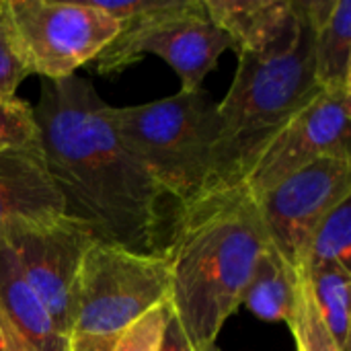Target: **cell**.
<instances>
[{
  "label": "cell",
  "mask_w": 351,
  "mask_h": 351,
  "mask_svg": "<svg viewBox=\"0 0 351 351\" xmlns=\"http://www.w3.org/2000/svg\"><path fill=\"white\" fill-rule=\"evenodd\" d=\"M109 105L82 76L45 80L35 119L45 169L64 216L95 243L144 255H167L181 208L128 152L109 117Z\"/></svg>",
  "instance_id": "1"
},
{
  "label": "cell",
  "mask_w": 351,
  "mask_h": 351,
  "mask_svg": "<svg viewBox=\"0 0 351 351\" xmlns=\"http://www.w3.org/2000/svg\"><path fill=\"white\" fill-rule=\"evenodd\" d=\"M267 243L257 202L245 185L208 195L181 212L167 251L169 304L193 350L216 341L243 304Z\"/></svg>",
  "instance_id": "2"
},
{
  "label": "cell",
  "mask_w": 351,
  "mask_h": 351,
  "mask_svg": "<svg viewBox=\"0 0 351 351\" xmlns=\"http://www.w3.org/2000/svg\"><path fill=\"white\" fill-rule=\"evenodd\" d=\"M321 93L313 25L304 0H296V23L278 43L265 51H239L234 80L218 103L210 195L243 185L265 146Z\"/></svg>",
  "instance_id": "3"
},
{
  "label": "cell",
  "mask_w": 351,
  "mask_h": 351,
  "mask_svg": "<svg viewBox=\"0 0 351 351\" xmlns=\"http://www.w3.org/2000/svg\"><path fill=\"white\" fill-rule=\"evenodd\" d=\"M109 123L128 152L183 210L212 191L218 103L204 88L179 90L146 105L107 109Z\"/></svg>",
  "instance_id": "4"
},
{
  "label": "cell",
  "mask_w": 351,
  "mask_h": 351,
  "mask_svg": "<svg viewBox=\"0 0 351 351\" xmlns=\"http://www.w3.org/2000/svg\"><path fill=\"white\" fill-rule=\"evenodd\" d=\"M169 300V257L90 243L72 294V341L111 339Z\"/></svg>",
  "instance_id": "5"
},
{
  "label": "cell",
  "mask_w": 351,
  "mask_h": 351,
  "mask_svg": "<svg viewBox=\"0 0 351 351\" xmlns=\"http://www.w3.org/2000/svg\"><path fill=\"white\" fill-rule=\"evenodd\" d=\"M230 47V37L212 21L204 0H171L156 12L123 23L97 56V72L117 74L152 53L177 72L181 90L193 93Z\"/></svg>",
  "instance_id": "6"
},
{
  "label": "cell",
  "mask_w": 351,
  "mask_h": 351,
  "mask_svg": "<svg viewBox=\"0 0 351 351\" xmlns=\"http://www.w3.org/2000/svg\"><path fill=\"white\" fill-rule=\"evenodd\" d=\"M6 10L29 72L45 80L72 76L121 31V23L90 0H6Z\"/></svg>",
  "instance_id": "7"
},
{
  "label": "cell",
  "mask_w": 351,
  "mask_h": 351,
  "mask_svg": "<svg viewBox=\"0 0 351 351\" xmlns=\"http://www.w3.org/2000/svg\"><path fill=\"white\" fill-rule=\"evenodd\" d=\"M0 237L12 249L25 280L45 304L56 329L68 339L74 284L93 239L66 216L14 218Z\"/></svg>",
  "instance_id": "8"
},
{
  "label": "cell",
  "mask_w": 351,
  "mask_h": 351,
  "mask_svg": "<svg viewBox=\"0 0 351 351\" xmlns=\"http://www.w3.org/2000/svg\"><path fill=\"white\" fill-rule=\"evenodd\" d=\"M346 197H351V160L321 158L255 202L269 245L300 269L315 228Z\"/></svg>",
  "instance_id": "9"
},
{
  "label": "cell",
  "mask_w": 351,
  "mask_h": 351,
  "mask_svg": "<svg viewBox=\"0 0 351 351\" xmlns=\"http://www.w3.org/2000/svg\"><path fill=\"white\" fill-rule=\"evenodd\" d=\"M350 103L351 88L317 95L265 146L243 183L245 189L257 199L321 158L351 160Z\"/></svg>",
  "instance_id": "10"
},
{
  "label": "cell",
  "mask_w": 351,
  "mask_h": 351,
  "mask_svg": "<svg viewBox=\"0 0 351 351\" xmlns=\"http://www.w3.org/2000/svg\"><path fill=\"white\" fill-rule=\"evenodd\" d=\"M0 335L4 351H70L45 304L25 280L19 261L0 237Z\"/></svg>",
  "instance_id": "11"
},
{
  "label": "cell",
  "mask_w": 351,
  "mask_h": 351,
  "mask_svg": "<svg viewBox=\"0 0 351 351\" xmlns=\"http://www.w3.org/2000/svg\"><path fill=\"white\" fill-rule=\"evenodd\" d=\"M53 216H64V202L45 169L39 144L0 152V234L14 218Z\"/></svg>",
  "instance_id": "12"
},
{
  "label": "cell",
  "mask_w": 351,
  "mask_h": 351,
  "mask_svg": "<svg viewBox=\"0 0 351 351\" xmlns=\"http://www.w3.org/2000/svg\"><path fill=\"white\" fill-rule=\"evenodd\" d=\"M212 21L239 51H265L296 23V0H204Z\"/></svg>",
  "instance_id": "13"
},
{
  "label": "cell",
  "mask_w": 351,
  "mask_h": 351,
  "mask_svg": "<svg viewBox=\"0 0 351 351\" xmlns=\"http://www.w3.org/2000/svg\"><path fill=\"white\" fill-rule=\"evenodd\" d=\"M313 25L315 78L323 90L351 88V0H304Z\"/></svg>",
  "instance_id": "14"
},
{
  "label": "cell",
  "mask_w": 351,
  "mask_h": 351,
  "mask_svg": "<svg viewBox=\"0 0 351 351\" xmlns=\"http://www.w3.org/2000/svg\"><path fill=\"white\" fill-rule=\"evenodd\" d=\"M298 269H294L269 243L263 247L249 286L243 294V304L261 321L290 323L296 308Z\"/></svg>",
  "instance_id": "15"
},
{
  "label": "cell",
  "mask_w": 351,
  "mask_h": 351,
  "mask_svg": "<svg viewBox=\"0 0 351 351\" xmlns=\"http://www.w3.org/2000/svg\"><path fill=\"white\" fill-rule=\"evenodd\" d=\"M302 271L308 278L311 294L325 329L339 351H350L351 271L333 263Z\"/></svg>",
  "instance_id": "16"
},
{
  "label": "cell",
  "mask_w": 351,
  "mask_h": 351,
  "mask_svg": "<svg viewBox=\"0 0 351 351\" xmlns=\"http://www.w3.org/2000/svg\"><path fill=\"white\" fill-rule=\"evenodd\" d=\"M339 265L351 271V197L339 202L315 228L300 269Z\"/></svg>",
  "instance_id": "17"
},
{
  "label": "cell",
  "mask_w": 351,
  "mask_h": 351,
  "mask_svg": "<svg viewBox=\"0 0 351 351\" xmlns=\"http://www.w3.org/2000/svg\"><path fill=\"white\" fill-rule=\"evenodd\" d=\"M169 315L171 304L167 300L148 311L119 335L97 341H72L70 351H158Z\"/></svg>",
  "instance_id": "18"
},
{
  "label": "cell",
  "mask_w": 351,
  "mask_h": 351,
  "mask_svg": "<svg viewBox=\"0 0 351 351\" xmlns=\"http://www.w3.org/2000/svg\"><path fill=\"white\" fill-rule=\"evenodd\" d=\"M288 325L292 329L298 351H339L319 317V311H317L313 294H311L308 278L302 269H298L296 308H294V317Z\"/></svg>",
  "instance_id": "19"
},
{
  "label": "cell",
  "mask_w": 351,
  "mask_h": 351,
  "mask_svg": "<svg viewBox=\"0 0 351 351\" xmlns=\"http://www.w3.org/2000/svg\"><path fill=\"white\" fill-rule=\"evenodd\" d=\"M39 144L35 111L21 99L0 101V152L31 148Z\"/></svg>",
  "instance_id": "20"
},
{
  "label": "cell",
  "mask_w": 351,
  "mask_h": 351,
  "mask_svg": "<svg viewBox=\"0 0 351 351\" xmlns=\"http://www.w3.org/2000/svg\"><path fill=\"white\" fill-rule=\"evenodd\" d=\"M31 76L14 39L6 0H0V101L14 99L19 84Z\"/></svg>",
  "instance_id": "21"
},
{
  "label": "cell",
  "mask_w": 351,
  "mask_h": 351,
  "mask_svg": "<svg viewBox=\"0 0 351 351\" xmlns=\"http://www.w3.org/2000/svg\"><path fill=\"white\" fill-rule=\"evenodd\" d=\"M158 351H195L191 341L187 339L181 323L177 321V317L169 315V321L165 325V331H162V339H160V346H158Z\"/></svg>",
  "instance_id": "22"
},
{
  "label": "cell",
  "mask_w": 351,
  "mask_h": 351,
  "mask_svg": "<svg viewBox=\"0 0 351 351\" xmlns=\"http://www.w3.org/2000/svg\"><path fill=\"white\" fill-rule=\"evenodd\" d=\"M195 351H222L218 346H216V341H212V343H206V346H202V348H197Z\"/></svg>",
  "instance_id": "23"
},
{
  "label": "cell",
  "mask_w": 351,
  "mask_h": 351,
  "mask_svg": "<svg viewBox=\"0 0 351 351\" xmlns=\"http://www.w3.org/2000/svg\"><path fill=\"white\" fill-rule=\"evenodd\" d=\"M0 351H4V343H2V335H0Z\"/></svg>",
  "instance_id": "24"
},
{
  "label": "cell",
  "mask_w": 351,
  "mask_h": 351,
  "mask_svg": "<svg viewBox=\"0 0 351 351\" xmlns=\"http://www.w3.org/2000/svg\"><path fill=\"white\" fill-rule=\"evenodd\" d=\"M6 101H8V99H6Z\"/></svg>",
  "instance_id": "25"
}]
</instances>
